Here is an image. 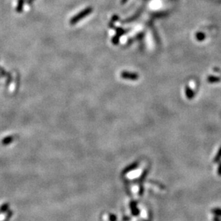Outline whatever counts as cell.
Segmentation results:
<instances>
[{
    "label": "cell",
    "mask_w": 221,
    "mask_h": 221,
    "mask_svg": "<svg viewBox=\"0 0 221 221\" xmlns=\"http://www.w3.org/2000/svg\"><path fill=\"white\" fill-rule=\"evenodd\" d=\"M92 12V9L91 7H87V8L84 9V10H83L82 11L80 12V13H78V14H76L75 17L71 19L70 24H75L78 23L80 20H81L82 19L87 17V16L88 15V14H90Z\"/></svg>",
    "instance_id": "6da1fadb"
},
{
    "label": "cell",
    "mask_w": 221,
    "mask_h": 221,
    "mask_svg": "<svg viewBox=\"0 0 221 221\" xmlns=\"http://www.w3.org/2000/svg\"><path fill=\"white\" fill-rule=\"evenodd\" d=\"M137 202L132 201L130 203V207L131 210V213L133 216H138L140 215V210L138 209L137 205Z\"/></svg>",
    "instance_id": "7a4b0ae2"
},
{
    "label": "cell",
    "mask_w": 221,
    "mask_h": 221,
    "mask_svg": "<svg viewBox=\"0 0 221 221\" xmlns=\"http://www.w3.org/2000/svg\"><path fill=\"white\" fill-rule=\"evenodd\" d=\"M138 165H139V163H137V162H135V163L129 165L128 166H127V167H126L125 168L122 170V175H126L127 173L133 171V170H134L135 169L137 168V167H138Z\"/></svg>",
    "instance_id": "3957f363"
},
{
    "label": "cell",
    "mask_w": 221,
    "mask_h": 221,
    "mask_svg": "<svg viewBox=\"0 0 221 221\" xmlns=\"http://www.w3.org/2000/svg\"><path fill=\"white\" fill-rule=\"evenodd\" d=\"M121 77L124 79L126 80H136L138 79L139 76L137 74L135 73H130V72H123L121 74Z\"/></svg>",
    "instance_id": "277c9868"
},
{
    "label": "cell",
    "mask_w": 221,
    "mask_h": 221,
    "mask_svg": "<svg viewBox=\"0 0 221 221\" xmlns=\"http://www.w3.org/2000/svg\"><path fill=\"white\" fill-rule=\"evenodd\" d=\"M185 94H186V97H188V99H190V100L193 98L194 96H195V93H194V92L192 91L191 89H190L189 87H186Z\"/></svg>",
    "instance_id": "5b68a950"
},
{
    "label": "cell",
    "mask_w": 221,
    "mask_h": 221,
    "mask_svg": "<svg viewBox=\"0 0 221 221\" xmlns=\"http://www.w3.org/2000/svg\"><path fill=\"white\" fill-rule=\"evenodd\" d=\"M24 4V0H18L17 8H16V10H17V12H22V10H23Z\"/></svg>",
    "instance_id": "8992f818"
},
{
    "label": "cell",
    "mask_w": 221,
    "mask_h": 221,
    "mask_svg": "<svg viewBox=\"0 0 221 221\" xmlns=\"http://www.w3.org/2000/svg\"><path fill=\"white\" fill-rule=\"evenodd\" d=\"M220 159H221V147L220 148V149L218 150V151L216 156H215L214 158H213V163H218V162L220 160Z\"/></svg>",
    "instance_id": "52a82bcc"
},
{
    "label": "cell",
    "mask_w": 221,
    "mask_h": 221,
    "mask_svg": "<svg viewBox=\"0 0 221 221\" xmlns=\"http://www.w3.org/2000/svg\"><path fill=\"white\" fill-rule=\"evenodd\" d=\"M148 173H149V170H148V169H146V170H144V172H143V173H142V174L141 175L140 179H139V182H140V183H141V182H143L144 180H145V179L146 178V177H147V176H148Z\"/></svg>",
    "instance_id": "ba28073f"
},
{
    "label": "cell",
    "mask_w": 221,
    "mask_h": 221,
    "mask_svg": "<svg viewBox=\"0 0 221 221\" xmlns=\"http://www.w3.org/2000/svg\"><path fill=\"white\" fill-rule=\"evenodd\" d=\"M211 212L215 215V216H218V217H219V218H221V209L220 208H218V207H216V208L212 209Z\"/></svg>",
    "instance_id": "9c48e42d"
},
{
    "label": "cell",
    "mask_w": 221,
    "mask_h": 221,
    "mask_svg": "<svg viewBox=\"0 0 221 221\" xmlns=\"http://www.w3.org/2000/svg\"><path fill=\"white\" fill-rule=\"evenodd\" d=\"M109 221H117V216L114 214H110L109 216Z\"/></svg>",
    "instance_id": "30bf717a"
},
{
    "label": "cell",
    "mask_w": 221,
    "mask_h": 221,
    "mask_svg": "<svg viewBox=\"0 0 221 221\" xmlns=\"http://www.w3.org/2000/svg\"><path fill=\"white\" fill-rule=\"evenodd\" d=\"M217 79H218V78H213V77H210V78H208V81L210 82H215L219 81V80H217Z\"/></svg>",
    "instance_id": "8fae6325"
},
{
    "label": "cell",
    "mask_w": 221,
    "mask_h": 221,
    "mask_svg": "<svg viewBox=\"0 0 221 221\" xmlns=\"http://www.w3.org/2000/svg\"><path fill=\"white\" fill-rule=\"evenodd\" d=\"M218 174L219 176H221V162L219 163L218 167Z\"/></svg>",
    "instance_id": "7c38bea8"
},
{
    "label": "cell",
    "mask_w": 221,
    "mask_h": 221,
    "mask_svg": "<svg viewBox=\"0 0 221 221\" xmlns=\"http://www.w3.org/2000/svg\"><path fill=\"white\" fill-rule=\"evenodd\" d=\"M122 220L123 221H130V220H131V218H130V217H128V216H124V217H123Z\"/></svg>",
    "instance_id": "4fadbf2b"
},
{
    "label": "cell",
    "mask_w": 221,
    "mask_h": 221,
    "mask_svg": "<svg viewBox=\"0 0 221 221\" xmlns=\"http://www.w3.org/2000/svg\"><path fill=\"white\" fill-rule=\"evenodd\" d=\"M213 221H221V220L220 219V218L218 217V216H215V217L213 218Z\"/></svg>",
    "instance_id": "5bb4252c"
},
{
    "label": "cell",
    "mask_w": 221,
    "mask_h": 221,
    "mask_svg": "<svg viewBox=\"0 0 221 221\" xmlns=\"http://www.w3.org/2000/svg\"><path fill=\"white\" fill-rule=\"evenodd\" d=\"M127 0H122V2H124V1H126Z\"/></svg>",
    "instance_id": "9a60e30c"
},
{
    "label": "cell",
    "mask_w": 221,
    "mask_h": 221,
    "mask_svg": "<svg viewBox=\"0 0 221 221\" xmlns=\"http://www.w3.org/2000/svg\"><path fill=\"white\" fill-rule=\"evenodd\" d=\"M144 221H147V220H144Z\"/></svg>",
    "instance_id": "2e32d148"
}]
</instances>
